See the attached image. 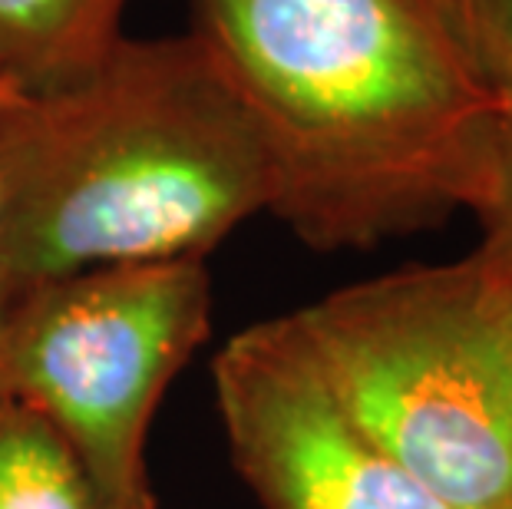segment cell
<instances>
[{"mask_svg":"<svg viewBox=\"0 0 512 509\" xmlns=\"http://www.w3.org/2000/svg\"><path fill=\"white\" fill-rule=\"evenodd\" d=\"M209 331L205 258L106 265L47 281L14 298L0 331V404L40 410L106 509H156L149 427Z\"/></svg>","mask_w":512,"mask_h":509,"instance_id":"obj_4","label":"cell"},{"mask_svg":"<svg viewBox=\"0 0 512 509\" xmlns=\"http://www.w3.org/2000/svg\"><path fill=\"white\" fill-rule=\"evenodd\" d=\"M202 43L271 169V209L321 252L476 209L503 103L443 0H195Z\"/></svg>","mask_w":512,"mask_h":509,"instance_id":"obj_1","label":"cell"},{"mask_svg":"<svg viewBox=\"0 0 512 509\" xmlns=\"http://www.w3.org/2000/svg\"><path fill=\"white\" fill-rule=\"evenodd\" d=\"M129 0H0V80L47 93L110 57Z\"/></svg>","mask_w":512,"mask_h":509,"instance_id":"obj_6","label":"cell"},{"mask_svg":"<svg viewBox=\"0 0 512 509\" xmlns=\"http://www.w3.org/2000/svg\"><path fill=\"white\" fill-rule=\"evenodd\" d=\"M232 467L261 509H450L347 417L288 314L212 361Z\"/></svg>","mask_w":512,"mask_h":509,"instance_id":"obj_5","label":"cell"},{"mask_svg":"<svg viewBox=\"0 0 512 509\" xmlns=\"http://www.w3.org/2000/svg\"><path fill=\"white\" fill-rule=\"evenodd\" d=\"M0 509H106L63 433L27 404H0Z\"/></svg>","mask_w":512,"mask_h":509,"instance_id":"obj_7","label":"cell"},{"mask_svg":"<svg viewBox=\"0 0 512 509\" xmlns=\"http://www.w3.org/2000/svg\"><path fill=\"white\" fill-rule=\"evenodd\" d=\"M20 93L17 86H10V83H0V110H7V106H14L17 100H20Z\"/></svg>","mask_w":512,"mask_h":509,"instance_id":"obj_11","label":"cell"},{"mask_svg":"<svg viewBox=\"0 0 512 509\" xmlns=\"http://www.w3.org/2000/svg\"><path fill=\"white\" fill-rule=\"evenodd\" d=\"M347 417L450 509H512V268L483 252L288 314Z\"/></svg>","mask_w":512,"mask_h":509,"instance_id":"obj_3","label":"cell"},{"mask_svg":"<svg viewBox=\"0 0 512 509\" xmlns=\"http://www.w3.org/2000/svg\"><path fill=\"white\" fill-rule=\"evenodd\" d=\"M0 212H4V199H0ZM10 305H14V298H10V291L4 285V272H0V331H4V321L10 314Z\"/></svg>","mask_w":512,"mask_h":509,"instance_id":"obj_10","label":"cell"},{"mask_svg":"<svg viewBox=\"0 0 512 509\" xmlns=\"http://www.w3.org/2000/svg\"><path fill=\"white\" fill-rule=\"evenodd\" d=\"M473 212L483 222V245L476 252L512 268V103L499 110L489 182Z\"/></svg>","mask_w":512,"mask_h":509,"instance_id":"obj_9","label":"cell"},{"mask_svg":"<svg viewBox=\"0 0 512 509\" xmlns=\"http://www.w3.org/2000/svg\"><path fill=\"white\" fill-rule=\"evenodd\" d=\"M0 83H7V80H0Z\"/></svg>","mask_w":512,"mask_h":509,"instance_id":"obj_12","label":"cell"},{"mask_svg":"<svg viewBox=\"0 0 512 509\" xmlns=\"http://www.w3.org/2000/svg\"><path fill=\"white\" fill-rule=\"evenodd\" d=\"M476 77L499 103H512V0H443Z\"/></svg>","mask_w":512,"mask_h":509,"instance_id":"obj_8","label":"cell"},{"mask_svg":"<svg viewBox=\"0 0 512 509\" xmlns=\"http://www.w3.org/2000/svg\"><path fill=\"white\" fill-rule=\"evenodd\" d=\"M271 192L252 119L199 34L123 37L86 77L0 110L10 298L90 268L205 258Z\"/></svg>","mask_w":512,"mask_h":509,"instance_id":"obj_2","label":"cell"}]
</instances>
